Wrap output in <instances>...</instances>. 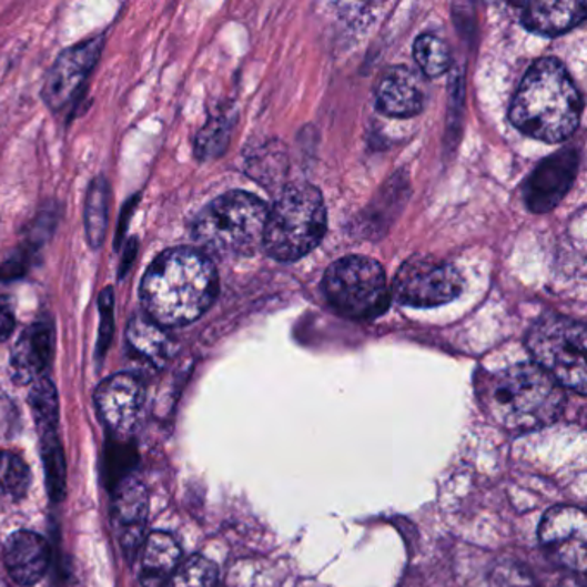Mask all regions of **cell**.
<instances>
[{
  "label": "cell",
  "instance_id": "cell-1",
  "mask_svg": "<svg viewBox=\"0 0 587 587\" xmlns=\"http://www.w3.org/2000/svg\"><path fill=\"white\" fill-rule=\"evenodd\" d=\"M220 280L211 259L195 249L165 250L143 276L146 317L162 327H180L202 317L214 304Z\"/></svg>",
  "mask_w": 587,
  "mask_h": 587
},
{
  "label": "cell",
  "instance_id": "cell-2",
  "mask_svg": "<svg viewBox=\"0 0 587 587\" xmlns=\"http://www.w3.org/2000/svg\"><path fill=\"white\" fill-rule=\"evenodd\" d=\"M583 100L573 78L560 61L539 59L530 65L515 93L510 120L524 135L558 143L574 135Z\"/></svg>",
  "mask_w": 587,
  "mask_h": 587
},
{
  "label": "cell",
  "instance_id": "cell-3",
  "mask_svg": "<svg viewBox=\"0 0 587 587\" xmlns=\"http://www.w3.org/2000/svg\"><path fill=\"white\" fill-rule=\"evenodd\" d=\"M484 399L496 423L512 431H529L560 417L565 393L539 365L517 364L489 377Z\"/></svg>",
  "mask_w": 587,
  "mask_h": 587
},
{
  "label": "cell",
  "instance_id": "cell-4",
  "mask_svg": "<svg viewBox=\"0 0 587 587\" xmlns=\"http://www.w3.org/2000/svg\"><path fill=\"white\" fill-rule=\"evenodd\" d=\"M267 208L255 195L230 192L217 196L193 221V240L217 257H245L264 242Z\"/></svg>",
  "mask_w": 587,
  "mask_h": 587
},
{
  "label": "cell",
  "instance_id": "cell-5",
  "mask_svg": "<svg viewBox=\"0 0 587 587\" xmlns=\"http://www.w3.org/2000/svg\"><path fill=\"white\" fill-rule=\"evenodd\" d=\"M326 233L323 195L308 183H295L281 193L267 212L264 245L271 257L293 262L311 254Z\"/></svg>",
  "mask_w": 587,
  "mask_h": 587
},
{
  "label": "cell",
  "instance_id": "cell-6",
  "mask_svg": "<svg viewBox=\"0 0 587 587\" xmlns=\"http://www.w3.org/2000/svg\"><path fill=\"white\" fill-rule=\"evenodd\" d=\"M527 348L534 364L557 381L561 388L586 395V327L583 323L565 315H543L530 327Z\"/></svg>",
  "mask_w": 587,
  "mask_h": 587
},
{
  "label": "cell",
  "instance_id": "cell-7",
  "mask_svg": "<svg viewBox=\"0 0 587 587\" xmlns=\"http://www.w3.org/2000/svg\"><path fill=\"white\" fill-rule=\"evenodd\" d=\"M324 295L340 314L350 318H374L389 305L386 273L379 262L348 255L334 262L324 274Z\"/></svg>",
  "mask_w": 587,
  "mask_h": 587
},
{
  "label": "cell",
  "instance_id": "cell-8",
  "mask_svg": "<svg viewBox=\"0 0 587 587\" xmlns=\"http://www.w3.org/2000/svg\"><path fill=\"white\" fill-rule=\"evenodd\" d=\"M465 281L448 262L414 257L399 267L393 290L398 302L411 307H438L457 300Z\"/></svg>",
  "mask_w": 587,
  "mask_h": 587
},
{
  "label": "cell",
  "instance_id": "cell-9",
  "mask_svg": "<svg viewBox=\"0 0 587 587\" xmlns=\"http://www.w3.org/2000/svg\"><path fill=\"white\" fill-rule=\"evenodd\" d=\"M539 542L561 567L584 574L587 568V518L580 508L553 507L539 524Z\"/></svg>",
  "mask_w": 587,
  "mask_h": 587
},
{
  "label": "cell",
  "instance_id": "cell-10",
  "mask_svg": "<svg viewBox=\"0 0 587 587\" xmlns=\"http://www.w3.org/2000/svg\"><path fill=\"white\" fill-rule=\"evenodd\" d=\"M102 43V39L89 40L59 55L42 90L43 99L52 111H62L77 99L99 61Z\"/></svg>",
  "mask_w": 587,
  "mask_h": 587
},
{
  "label": "cell",
  "instance_id": "cell-11",
  "mask_svg": "<svg viewBox=\"0 0 587 587\" xmlns=\"http://www.w3.org/2000/svg\"><path fill=\"white\" fill-rule=\"evenodd\" d=\"M145 404V386L133 374L121 373L100 383L95 405L109 429L118 434L130 433L135 427Z\"/></svg>",
  "mask_w": 587,
  "mask_h": 587
},
{
  "label": "cell",
  "instance_id": "cell-12",
  "mask_svg": "<svg viewBox=\"0 0 587 587\" xmlns=\"http://www.w3.org/2000/svg\"><path fill=\"white\" fill-rule=\"evenodd\" d=\"M112 520L124 555L133 560L145 543L146 520H149V492L142 480L124 477L115 486Z\"/></svg>",
  "mask_w": 587,
  "mask_h": 587
},
{
  "label": "cell",
  "instance_id": "cell-13",
  "mask_svg": "<svg viewBox=\"0 0 587 587\" xmlns=\"http://www.w3.org/2000/svg\"><path fill=\"white\" fill-rule=\"evenodd\" d=\"M579 168V154L574 149L543 161L530 174L526 184V202L533 212H548L560 204L565 193L573 186Z\"/></svg>",
  "mask_w": 587,
  "mask_h": 587
},
{
  "label": "cell",
  "instance_id": "cell-14",
  "mask_svg": "<svg viewBox=\"0 0 587 587\" xmlns=\"http://www.w3.org/2000/svg\"><path fill=\"white\" fill-rule=\"evenodd\" d=\"M54 326L49 321H39L27 327L12 350V379L20 384H33L40 379L54 357Z\"/></svg>",
  "mask_w": 587,
  "mask_h": 587
},
{
  "label": "cell",
  "instance_id": "cell-15",
  "mask_svg": "<svg viewBox=\"0 0 587 587\" xmlns=\"http://www.w3.org/2000/svg\"><path fill=\"white\" fill-rule=\"evenodd\" d=\"M426 102L423 80L417 73L398 65L381 78L376 104L383 114L392 118H412L423 111Z\"/></svg>",
  "mask_w": 587,
  "mask_h": 587
},
{
  "label": "cell",
  "instance_id": "cell-16",
  "mask_svg": "<svg viewBox=\"0 0 587 587\" xmlns=\"http://www.w3.org/2000/svg\"><path fill=\"white\" fill-rule=\"evenodd\" d=\"M4 564L9 576L21 586H33L45 576L50 548L40 534L20 530L6 542Z\"/></svg>",
  "mask_w": 587,
  "mask_h": 587
},
{
  "label": "cell",
  "instance_id": "cell-17",
  "mask_svg": "<svg viewBox=\"0 0 587 587\" xmlns=\"http://www.w3.org/2000/svg\"><path fill=\"white\" fill-rule=\"evenodd\" d=\"M584 2H524L520 21L527 30L538 36L557 37L567 33L586 20Z\"/></svg>",
  "mask_w": 587,
  "mask_h": 587
},
{
  "label": "cell",
  "instance_id": "cell-18",
  "mask_svg": "<svg viewBox=\"0 0 587 587\" xmlns=\"http://www.w3.org/2000/svg\"><path fill=\"white\" fill-rule=\"evenodd\" d=\"M143 587H165L176 573L181 549L170 534L152 533L142 546Z\"/></svg>",
  "mask_w": 587,
  "mask_h": 587
},
{
  "label": "cell",
  "instance_id": "cell-19",
  "mask_svg": "<svg viewBox=\"0 0 587 587\" xmlns=\"http://www.w3.org/2000/svg\"><path fill=\"white\" fill-rule=\"evenodd\" d=\"M128 343L135 350L140 357L150 364L164 367L176 352V342L165 327L159 326L145 315H135L131 318L126 331Z\"/></svg>",
  "mask_w": 587,
  "mask_h": 587
},
{
  "label": "cell",
  "instance_id": "cell-20",
  "mask_svg": "<svg viewBox=\"0 0 587 587\" xmlns=\"http://www.w3.org/2000/svg\"><path fill=\"white\" fill-rule=\"evenodd\" d=\"M109 184L105 178H95L85 200V233L92 249H100L108 231Z\"/></svg>",
  "mask_w": 587,
  "mask_h": 587
},
{
  "label": "cell",
  "instance_id": "cell-21",
  "mask_svg": "<svg viewBox=\"0 0 587 587\" xmlns=\"http://www.w3.org/2000/svg\"><path fill=\"white\" fill-rule=\"evenodd\" d=\"M31 412L36 418L37 429L40 436L49 433H58L59 423V398L52 381L40 377L31 384L30 398Z\"/></svg>",
  "mask_w": 587,
  "mask_h": 587
},
{
  "label": "cell",
  "instance_id": "cell-22",
  "mask_svg": "<svg viewBox=\"0 0 587 587\" xmlns=\"http://www.w3.org/2000/svg\"><path fill=\"white\" fill-rule=\"evenodd\" d=\"M42 438L43 467H45L47 489L52 502H61L65 493V458L58 433H49Z\"/></svg>",
  "mask_w": 587,
  "mask_h": 587
},
{
  "label": "cell",
  "instance_id": "cell-23",
  "mask_svg": "<svg viewBox=\"0 0 587 587\" xmlns=\"http://www.w3.org/2000/svg\"><path fill=\"white\" fill-rule=\"evenodd\" d=\"M414 58L418 68L429 78L442 77L452 61L446 43L434 36H421L415 40Z\"/></svg>",
  "mask_w": 587,
  "mask_h": 587
},
{
  "label": "cell",
  "instance_id": "cell-24",
  "mask_svg": "<svg viewBox=\"0 0 587 587\" xmlns=\"http://www.w3.org/2000/svg\"><path fill=\"white\" fill-rule=\"evenodd\" d=\"M30 486V468L12 452H0V496L21 498Z\"/></svg>",
  "mask_w": 587,
  "mask_h": 587
},
{
  "label": "cell",
  "instance_id": "cell-25",
  "mask_svg": "<svg viewBox=\"0 0 587 587\" xmlns=\"http://www.w3.org/2000/svg\"><path fill=\"white\" fill-rule=\"evenodd\" d=\"M217 567L204 557H192L178 567L165 587H215Z\"/></svg>",
  "mask_w": 587,
  "mask_h": 587
},
{
  "label": "cell",
  "instance_id": "cell-26",
  "mask_svg": "<svg viewBox=\"0 0 587 587\" xmlns=\"http://www.w3.org/2000/svg\"><path fill=\"white\" fill-rule=\"evenodd\" d=\"M492 587H542L523 565L503 561L492 574Z\"/></svg>",
  "mask_w": 587,
  "mask_h": 587
},
{
  "label": "cell",
  "instance_id": "cell-27",
  "mask_svg": "<svg viewBox=\"0 0 587 587\" xmlns=\"http://www.w3.org/2000/svg\"><path fill=\"white\" fill-rule=\"evenodd\" d=\"M99 311L102 315V324H100L99 343H97V357L102 361L105 352H108L109 343H111L112 333H114V293H112V289H105L99 296Z\"/></svg>",
  "mask_w": 587,
  "mask_h": 587
},
{
  "label": "cell",
  "instance_id": "cell-28",
  "mask_svg": "<svg viewBox=\"0 0 587 587\" xmlns=\"http://www.w3.org/2000/svg\"><path fill=\"white\" fill-rule=\"evenodd\" d=\"M223 140H226L223 124H209L196 139V152L200 158H212L217 154V150L223 149Z\"/></svg>",
  "mask_w": 587,
  "mask_h": 587
},
{
  "label": "cell",
  "instance_id": "cell-29",
  "mask_svg": "<svg viewBox=\"0 0 587 587\" xmlns=\"http://www.w3.org/2000/svg\"><path fill=\"white\" fill-rule=\"evenodd\" d=\"M14 326V315L11 308L0 302V342H6L11 336Z\"/></svg>",
  "mask_w": 587,
  "mask_h": 587
},
{
  "label": "cell",
  "instance_id": "cell-30",
  "mask_svg": "<svg viewBox=\"0 0 587 587\" xmlns=\"http://www.w3.org/2000/svg\"><path fill=\"white\" fill-rule=\"evenodd\" d=\"M24 271H27V267H24L23 261H20V259H12V261L6 262V264L0 267V280H18V277L23 276Z\"/></svg>",
  "mask_w": 587,
  "mask_h": 587
},
{
  "label": "cell",
  "instance_id": "cell-31",
  "mask_svg": "<svg viewBox=\"0 0 587 587\" xmlns=\"http://www.w3.org/2000/svg\"><path fill=\"white\" fill-rule=\"evenodd\" d=\"M128 254H130V257L123 259V265H121L120 277H123L124 271H128V267L131 265V261L135 259L136 255V240H131L130 245H128L126 249Z\"/></svg>",
  "mask_w": 587,
  "mask_h": 587
}]
</instances>
